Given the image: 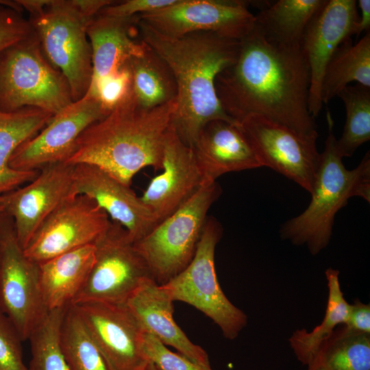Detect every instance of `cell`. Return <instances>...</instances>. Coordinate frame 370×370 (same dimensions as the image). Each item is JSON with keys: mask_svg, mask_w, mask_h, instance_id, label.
Listing matches in <instances>:
<instances>
[{"mask_svg": "<svg viewBox=\"0 0 370 370\" xmlns=\"http://www.w3.org/2000/svg\"><path fill=\"white\" fill-rule=\"evenodd\" d=\"M310 69L300 47L273 44L254 27L240 40L236 61L216 77L225 114L240 123L260 115L306 134H316L308 110Z\"/></svg>", "mask_w": 370, "mask_h": 370, "instance_id": "1", "label": "cell"}, {"mask_svg": "<svg viewBox=\"0 0 370 370\" xmlns=\"http://www.w3.org/2000/svg\"><path fill=\"white\" fill-rule=\"evenodd\" d=\"M137 27L140 40L167 63L174 75L177 108L172 125L186 145L193 147L201 130L211 121L238 123L223 111L214 81L220 72L236 61L240 40L211 32L170 37L140 18Z\"/></svg>", "mask_w": 370, "mask_h": 370, "instance_id": "2", "label": "cell"}, {"mask_svg": "<svg viewBox=\"0 0 370 370\" xmlns=\"http://www.w3.org/2000/svg\"><path fill=\"white\" fill-rule=\"evenodd\" d=\"M177 108L176 99L144 108L130 89L106 116L83 132L66 163L97 166L130 186L141 169H162L164 138Z\"/></svg>", "mask_w": 370, "mask_h": 370, "instance_id": "3", "label": "cell"}, {"mask_svg": "<svg viewBox=\"0 0 370 370\" xmlns=\"http://www.w3.org/2000/svg\"><path fill=\"white\" fill-rule=\"evenodd\" d=\"M328 135L319 162L306 209L284 223L280 229L282 239L297 246L305 245L315 256L329 244L336 214L353 197L370 202V153L367 151L359 164L348 170L336 148L332 132L333 121L327 114Z\"/></svg>", "mask_w": 370, "mask_h": 370, "instance_id": "4", "label": "cell"}, {"mask_svg": "<svg viewBox=\"0 0 370 370\" xmlns=\"http://www.w3.org/2000/svg\"><path fill=\"white\" fill-rule=\"evenodd\" d=\"M29 20L50 63L66 78L73 101L87 92L92 77L87 27L92 16L77 0H30Z\"/></svg>", "mask_w": 370, "mask_h": 370, "instance_id": "5", "label": "cell"}, {"mask_svg": "<svg viewBox=\"0 0 370 370\" xmlns=\"http://www.w3.org/2000/svg\"><path fill=\"white\" fill-rule=\"evenodd\" d=\"M63 74L46 58L34 33L0 53V110L36 108L53 116L73 103Z\"/></svg>", "mask_w": 370, "mask_h": 370, "instance_id": "6", "label": "cell"}, {"mask_svg": "<svg viewBox=\"0 0 370 370\" xmlns=\"http://www.w3.org/2000/svg\"><path fill=\"white\" fill-rule=\"evenodd\" d=\"M221 194L217 182H204L180 207L134 243L151 278L164 284L190 262L208 219V212Z\"/></svg>", "mask_w": 370, "mask_h": 370, "instance_id": "7", "label": "cell"}, {"mask_svg": "<svg viewBox=\"0 0 370 370\" xmlns=\"http://www.w3.org/2000/svg\"><path fill=\"white\" fill-rule=\"evenodd\" d=\"M221 224L208 217L193 258L180 273L162 284L173 301L186 303L202 312L228 340L238 337L248 318L225 296L217 279L215 249L223 236Z\"/></svg>", "mask_w": 370, "mask_h": 370, "instance_id": "8", "label": "cell"}, {"mask_svg": "<svg viewBox=\"0 0 370 370\" xmlns=\"http://www.w3.org/2000/svg\"><path fill=\"white\" fill-rule=\"evenodd\" d=\"M95 260L72 305L86 302L126 304L151 273L127 231L111 221L94 243Z\"/></svg>", "mask_w": 370, "mask_h": 370, "instance_id": "9", "label": "cell"}, {"mask_svg": "<svg viewBox=\"0 0 370 370\" xmlns=\"http://www.w3.org/2000/svg\"><path fill=\"white\" fill-rule=\"evenodd\" d=\"M0 310L23 341L29 340L49 312L40 291L38 264L25 256L13 219L3 212H0Z\"/></svg>", "mask_w": 370, "mask_h": 370, "instance_id": "10", "label": "cell"}, {"mask_svg": "<svg viewBox=\"0 0 370 370\" xmlns=\"http://www.w3.org/2000/svg\"><path fill=\"white\" fill-rule=\"evenodd\" d=\"M262 166H267L312 193L320 153L318 133L306 134L260 115L240 123Z\"/></svg>", "mask_w": 370, "mask_h": 370, "instance_id": "11", "label": "cell"}, {"mask_svg": "<svg viewBox=\"0 0 370 370\" xmlns=\"http://www.w3.org/2000/svg\"><path fill=\"white\" fill-rule=\"evenodd\" d=\"M251 1L244 0H177L162 9L139 15L141 21L159 33L180 37L211 32L241 40L253 29L255 16Z\"/></svg>", "mask_w": 370, "mask_h": 370, "instance_id": "12", "label": "cell"}, {"mask_svg": "<svg viewBox=\"0 0 370 370\" xmlns=\"http://www.w3.org/2000/svg\"><path fill=\"white\" fill-rule=\"evenodd\" d=\"M110 222L91 198L84 195L69 197L43 221L23 251L33 262L41 263L94 244Z\"/></svg>", "mask_w": 370, "mask_h": 370, "instance_id": "13", "label": "cell"}, {"mask_svg": "<svg viewBox=\"0 0 370 370\" xmlns=\"http://www.w3.org/2000/svg\"><path fill=\"white\" fill-rule=\"evenodd\" d=\"M108 113L97 97L86 92L54 114L38 134L18 147L10 158V167L21 171H40L50 164L66 162L83 132Z\"/></svg>", "mask_w": 370, "mask_h": 370, "instance_id": "14", "label": "cell"}, {"mask_svg": "<svg viewBox=\"0 0 370 370\" xmlns=\"http://www.w3.org/2000/svg\"><path fill=\"white\" fill-rule=\"evenodd\" d=\"M114 370H143L149 361L142 349L145 331L125 304L73 305Z\"/></svg>", "mask_w": 370, "mask_h": 370, "instance_id": "15", "label": "cell"}, {"mask_svg": "<svg viewBox=\"0 0 370 370\" xmlns=\"http://www.w3.org/2000/svg\"><path fill=\"white\" fill-rule=\"evenodd\" d=\"M355 0H325L310 20L300 48L310 69L308 110L317 117L322 107L321 84L325 68L338 46L354 35L359 14Z\"/></svg>", "mask_w": 370, "mask_h": 370, "instance_id": "16", "label": "cell"}, {"mask_svg": "<svg viewBox=\"0 0 370 370\" xmlns=\"http://www.w3.org/2000/svg\"><path fill=\"white\" fill-rule=\"evenodd\" d=\"M74 169L66 162L48 164L27 185L2 197V212L13 219L23 249L43 221L71 197Z\"/></svg>", "mask_w": 370, "mask_h": 370, "instance_id": "17", "label": "cell"}, {"mask_svg": "<svg viewBox=\"0 0 370 370\" xmlns=\"http://www.w3.org/2000/svg\"><path fill=\"white\" fill-rule=\"evenodd\" d=\"M84 195L93 199L114 221L120 223L135 243L158 223L140 197L100 167L75 165L71 197Z\"/></svg>", "mask_w": 370, "mask_h": 370, "instance_id": "18", "label": "cell"}, {"mask_svg": "<svg viewBox=\"0 0 370 370\" xmlns=\"http://www.w3.org/2000/svg\"><path fill=\"white\" fill-rule=\"evenodd\" d=\"M162 169L140 197L158 223L186 202L204 183L193 148L182 140L172 123L164 138Z\"/></svg>", "mask_w": 370, "mask_h": 370, "instance_id": "19", "label": "cell"}, {"mask_svg": "<svg viewBox=\"0 0 370 370\" xmlns=\"http://www.w3.org/2000/svg\"><path fill=\"white\" fill-rule=\"evenodd\" d=\"M204 182H214L230 172L262 167L240 124L224 120L207 123L193 147Z\"/></svg>", "mask_w": 370, "mask_h": 370, "instance_id": "20", "label": "cell"}, {"mask_svg": "<svg viewBox=\"0 0 370 370\" xmlns=\"http://www.w3.org/2000/svg\"><path fill=\"white\" fill-rule=\"evenodd\" d=\"M173 300L162 285L145 280L126 302L145 330L165 345L203 367H211L207 352L186 336L173 319Z\"/></svg>", "mask_w": 370, "mask_h": 370, "instance_id": "21", "label": "cell"}, {"mask_svg": "<svg viewBox=\"0 0 370 370\" xmlns=\"http://www.w3.org/2000/svg\"><path fill=\"white\" fill-rule=\"evenodd\" d=\"M138 19L139 15L116 17L98 13L89 22L87 35L92 58L90 86L117 73L130 58L145 53L147 44L134 40L138 35Z\"/></svg>", "mask_w": 370, "mask_h": 370, "instance_id": "22", "label": "cell"}, {"mask_svg": "<svg viewBox=\"0 0 370 370\" xmlns=\"http://www.w3.org/2000/svg\"><path fill=\"white\" fill-rule=\"evenodd\" d=\"M94 260L92 244L38 264L40 291L49 311L72 305L88 277Z\"/></svg>", "mask_w": 370, "mask_h": 370, "instance_id": "23", "label": "cell"}, {"mask_svg": "<svg viewBox=\"0 0 370 370\" xmlns=\"http://www.w3.org/2000/svg\"><path fill=\"white\" fill-rule=\"evenodd\" d=\"M52 116L32 107L10 112L0 110V212L3 195L31 182L40 171L13 169L9 164L12 153L22 143L38 134Z\"/></svg>", "mask_w": 370, "mask_h": 370, "instance_id": "24", "label": "cell"}, {"mask_svg": "<svg viewBox=\"0 0 370 370\" xmlns=\"http://www.w3.org/2000/svg\"><path fill=\"white\" fill-rule=\"evenodd\" d=\"M325 0H279L255 14L254 27L275 45L300 47L304 30Z\"/></svg>", "mask_w": 370, "mask_h": 370, "instance_id": "25", "label": "cell"}, {"mask_svg": "<svg viewBox=\"0 0 370 370\" xmlns=\"http://www.w3.org/2000/svg\"><path fill=\"white\" fill-rule=\"evenodd\" d=\"M132 95L141 107L154 108L177 97L174 75L167 63L147 45L145 53L127 62Z\"/></svg>", "mask_w": 370, "mask_h": 370, "instance_id": "26", "label": "cell"}, {"mask_svg": "<svg viewBox=\"0 0 370 370\" xmlns=\"http://www.w3.org/2000/svg\"><path fill=\"white\" fill-rule=\"evenodd\" d=\"M352 82L370 87V32L356 44L343 41L328 61L321 84V99L328 103Z\"/></svg>", "mask_w": 370, "mask_h": 370, "instance_id": "27", "label": "cell"}, {"mask_svg": "<svg viewBox=\"0 0 370 370\" xmlns=\"http://www.w3.org/2000/svg\"><path fill=\"white\" fill-rule=\"evenodd\" d=\"M325 274L328 295L323 321L311 331L305 328L296 330L288 340L296 358L304 365L310 362L335 329L346 322L349 313V304L344 298L341 288L339 271L328 268Z\"/></svg>", "mask_w": 370, "mask_h": 370, "instance_id": "28", "label": "cell"}, {"mask_svg": "<svg viewBox=\"0 0 370 370\" xmlns=\"http://www.w3.org/2000/svg\"><path fill=\"white\" fill-rule=\"evenodd\" d=\"M306 370H370V334H349L338 325Z\"/></svg>", "mask_w": 370, "mask_h": 370, "instance_id": "29", "label": "cell"}, {"mask_svg": "<svg viewBox=\"0 0 370 370\" xmlns=\"http://www.w3.org/2000/svg\"><path fill=\"white\" fill-rule=\"evenodd\" d=\"M60 339L70 370H114L73 305L66 310Z\"/></svg>", "mask_w": 370, "mask_h": 370, "instance_id": "30", "label": "cell"}, {"mask_svg": "<svg viewBox=\"0 0 370 370\" xmlns=\"http://www.w3.org/2000/svg\"><path fill=\"white\" fill-rule=\"evenodd\" d=\"M345 108L346 120L336 148L342 157H350L370 140V87L348 85L337 95Z\"/></svg>", "mask_w": 370, "mask_h": 370, "instance_id": "31", "label": "cell"}, {"mask_svg": "<svg viewBox=\"0 0 370 370\" xmlns=\"http://www.w3.org/2000/svg\"><path fill=\"white\" fill-rule=\"evenodd\" d=\"M68 307L49 310L32 332L29 338L32 353L29 370H70L60 339L61 325Z\"/></svg>", "mask_w": 370, "mask_h": 370, "instance_id": "32", "label": "cell"}, {"mask_svg": "<svg viewBox=\"0 0 370 370\" xmlns=\"http://www.w3.org/2000/svg\"><path fill=\"white\" fill-rule=\"evenodd\" d=\"M142 349L148 360L159 370H213L194 362L180 353L171 352L146 330L143 336Z\"/></svg>", "mask_w": 370, "mask_h": 370, "instance_id": "33", "label": "cell"}, {"mask_svg": "<svg viewBox=\"0 0 370 370\" xmlns=\"http://www.w3.org/2000/svg\"><path fill=\"white\" fill-rule=\"evenodd\" d=\"M22 342L16 328L0 310V370H29L23 360Z\"/></svg>", "mask_w": 370, "mask_h": 370, "instance_id": "34", "label": "cell"}, {"mask_svg": "<svg viewBox=\"0 0 370 370\" xmlns=\"http://www.w3.org/2000/svg\"><path fill=\"white\" fill-rule=\"evenodd\" d=\"M34 33L32 24L23 18L21 12L0 5V53Z\"/></svg>", "mask_w": 370, "mask_h": 370, "instance_id": "35", "label": "cell"}, {"mask_svg": "<svg viewBox=\"0 0 370 370\" xmlns=\"http://www.w3.org/2000/svg\"><path fill=\"white\" fill-rule=\"evenodd\" d=\"M177 1V0H127L108 5L99 13L116 17H132L162 9Z\"/></svg>", "mask_w": 370, "mask_h": 370, "instance_id": "36", "label": "cell"}, {"mask_svg": "<svg viewBox=\"0 0 370 370\" xmlns=\"http://www.w3.org/2000/svg\"><path fill=\"white\" fill-rule=\"evenodd\" d=\"M349 334H370V305L356 299L349 304L346 322L341 325Z\"/></svg>", "mask_w": 370, "mask_h": 370, "instance_id": "37", "label": "cell"}, {"mask_svg": "<svg viewBox=\"0 0 370 370\" xmlns=\"http://www.w3.org/2000/svg\"><path fill=\"white\" fill-rule=\"evenodd\" d=\"M358 7L360 15L356 21L354 30V35L358 37L363 32H369L370 30V0H359Z\"/></svg>", "mask_w": 370, "mask_h": 370, "instance_id": "38", "label": "cell"}, {"mask_svg": "<svg viewBox=\"0 0 370 370\" xmlns=\"http://www.w3.org/2000/svg\"><path fill=\"white\" fill-rule=\"evenodd\" d=\"M143 370H159V369L153 364L149 362L147 366Z\"/></svg>", "mask_w": 370, "mask_h": 370, "instance_id": "39", "label": "cell"}]
</instances>
